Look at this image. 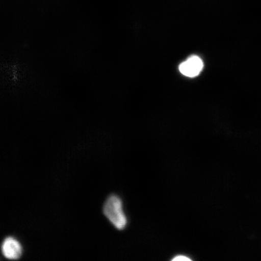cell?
<instances>
[{
	"label": "cell",
	"mask_w": 261,
	"mask_h": 261,
	"mask_svg": "<svg viewBox=\"0 0 261 261\" xmlns=\"http://www.w3.org/2000/svg\"><path fill=\"white\" fill-rule=\"evenodd\" d=\"M2 251L6 258L16 260L20 258L22 248L20 243L13 237L6 238L2 245Z\"/></svg>",
	"instance_id": "3957f363"
},
{
	"label": "cell",
	"mask_w": 261,
	"mask_h": 261,
	"mask_svg": "<svg viewBox=\"0 0 261 261\" xmlns=\"http://www.w3.org/2000/svg\"><path fill=\"white\" fill-rule=\"evenodd\" d=\"M203 66V62L200 58L192 56L179 65V70L185 76L194 77L201 73Z\"/></svg>",
	"instance_id": "7a4b0ae2"
},
{
	"label": "cell",
	"mask_w": 261,
	"mask_h": 261,
	"mask_svg": "<svg viewBox=\"0 0 261 261\" xmlns=\"http://www.w3.org/2000/svg\"><path fill=\"white\" fill-rule=\"evenodd\" d=\"M103 211L114 227L119 230L125 229L128 224V219L123 210L122 199L119 196L110 195L104 204Z\"/></svg>",
	"instance_id": "6da1fadb"
},
{
	"label": "cell",
	"mask_w": 261,
	"mask_h": 261,
	"mask_svg": "<svg viewBox=\"0 0 261 261\" xmlns=\"http://www.w3.org/2000/svg\"><path fill=\"white\" fill-rule=\"evenodd\" d=\"M191 257L186 255V254H178L172 257L171 260L172 261H191L192 260Z\"/></svg>",
	"instance_id": "277c9868"
}]
</instances>
